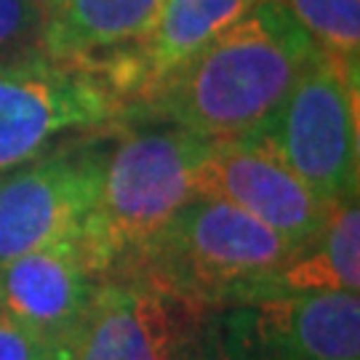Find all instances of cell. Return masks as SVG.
I'll return each mask as SVG.
<instances>
[{
  "instance_id": "7",
  "label": "cell",
  "mask_w": 360,
  "mask_h": 360,
  "mask_svg": "<svg viewBox=\"0 0 360 360\" xmlns=\"http://www.w3.org/2000/svg\"><path fill=\"white\" fill-rule=\"evenodd\" d=\"M112 129L86 134L0 174V267L83 230L99 198Z\"/></svg>"
},
{
  "instance_id": "15",
  "label": "cell",
  "mask_w": 360,
  "mask_h": 360,
  "mask_svg": "<svg viewBox=\"0 0 360 360\" xmlns=\"http://www.w3.org/2000/svg\"><path fill=\"white\" fill-rule=\"evenodd\" d=\"M46 53L38 0H0V62Z\"/></svg>"
},
{
  "instance_id": "1",
  "label": "cell",
  "mask_w": 360,
  "mask_h": 360,
  "mask_svg": "<svg viewBox=\"0 0 360 360\" xmlns=\"http://www.w3.org/2000/svg\"><path fill=\"white\" fill-rule=\"evenodd\" d=\"M321 46L275 0H257L187 62L131 99L120 120H155L230 142L259 126Z\"/></svg>"
},
{
  "instance_id": "6",
  "label": "cell",
  "mask_w": 360,
  "mask_h": 360,
  "mask_svg": "<svg viewBox=\"0 0 360 360\" xmlns=\"http://www.w3.org/2000/svg\"><path fill=\"white\" fill-rule=\"evenodd\" d=\"M221 360H360V302L349 291L275 294L211 309Z\"/></svg>"
},
{
  "instance_id": "11",
  "label": "cell",
  "mask_w": 360,
  "mask_h": 360,
  "mask_svg": "<svg viewBox=\"0 0 360 360\" xmlns=\"http://www.w3.org/2000/svg\"><path fill=\"white\" fill-rule=\"evenodd\" d=\"M254 3L257 0H163L153 30L142 43L91 65L110 77L129 104L200 51Z\"/></svg>"
},
{
  "instance_id": "2",
  "label": "cell",
  "mask_w": 360,
  "mask_h": 360,
  "mask_svg": "<svg viewBox=\"0 0 360 360\" xmlns=\"http://www.w3.org/2000/svg\"><path fill=\"white\" fill-rule=\"evenodd\" d=\"M214 144L155 120H120L112 129L99 198L80 230L107 278L129 270L142 245L198 195Z\"/></svg>"
},
{
  "instance_id": "3",
  "label": "cell",
  "mask_w": 360,
  "mask_h": 360,
  "mask_svg": "<svg viewBox=\"0 0 360 360\" xmlns=\"http://www.w3.org/2000/svg\"><path fill=\"white\" fill-rule=\"evenodd\" d=\"M294 251L283 235L227 200L193 195L123 272L147 275L174 294L217 309L257 299Z\"/></svg>"
},
{
  "instance_id": "13",
  "label": "cell",
  "mask_w": 360,
  "mask_h": 360,
  "mask_svg": "<svg viewBox=\"0 0 360 360\" xmlns=\"http://www.w3.org/2000/svg\"><path fill=\"white\" fill-rule=\"evenodd\" d=\"M360 285V206L349 198L328 208L315 238L299 245L262 288V296L349 291Z\"/></svg>"
},
{
  "instance_id": "12",
  "label": "cell",
  "mask_w": 360,
  "mask_h": 360,
  "mask_svg": "<svg viewBox=\"0 0 360 360\" xmlns=\"http://www.w3.org/2000/svg\"><path fill=\"white\" fill-rule=\"evenodd\" d=\"M43 49L53 59L99 62L142 43L163 0H38Z\"/></svg>"
},
{
  "instance_id": "10",
  "label": "cell",
  "mask_w": 360,
  "mask_h": 360,
  "mask_svg": "<svg viewBox=\"0 0 360 360\" xmlns=\"http://www.w3.org/2000/svg\"><path fill=\"white\" fill-rule=\"evenodd\" d=\"M198 195H211L259 219L296 248L315 238L328 217L278 155L251 139L217 142L198 174Z\"/></svg>"
},
{
  "instance_id": "14",
  "label": "cell",
  "mask_w": 360,
  "mask_h": 360,
  "mask_svg": "<svg viewBox=\"0 0 360 360\" xmlns=\"http://www.w3.org/2000/svg\"><path fill=\"white\" fill-rule=\"evenodd\" d=\"M321 46L323 53L358 72L360 0H275Z\"/></svg>"
},
{
  "instance_id": "16",
  "label": "cell",
  "mask_w": 360,
  "mask_h": 360,
  "mask_svg": "<svg viewBox=\"0 0 360 360\" xmlns=\"http://www.w3.org/2000/svg\"><path fill=\"white\" fill-rule=\"evenodd\" d=\"M0 360H72V347L38 334L0 309Z\"/></svg>"
},
{
  "instance_id": "8",
  "label": "cell",
  "mask_w": 360,
  "mask_h": 360,
  "mask_svg": "<svg viewBox=\"0 0 360 360\" xmlns=\"http://www.w3.org/2000/svg\"><path fill=\"white\" fill-rule=\"evenodd\" d=\"M211 309L139 272L104 278L72 347V360H187Z\"/></svg>"
},
{
  "instance_id": "17",
  "label": "cell",
  "mask_w": 360,
  "mask_h": 360,
  "mask_svg": "<svg viewBox=\"0 0 360 360\" xmlns=\"http://www.w3.org/2000/svg\"><path fill=\"white\" fill-rule=\"evenodd\" d=\"M187 360H221V358H219L217 347H214V342H211V336H208V323H206V331H203L200 345H198V349H195Z\"/></svg>"
},
{
  "instance_id": "4",
  "label": "cell",
  "mask_w": 360,
  "mask_h": 360,
  "mask_svg": "<svg viewBox=\"0 0 360 360\" xmlns=\"http://www.w3.org/2000/svg\"><path fill=\"white\" fill-rule=\"evenodd\" d=\"M238 139L278 155L326 206L358 198V72L321 51L270 115Z\"/></svg>"
},
{
  "instance_id": "5",
  "label": "cell",
  "mask_w": 360,
  "mask_h": 360,
  "mask_svg": "<svg viewBox=\"0 0 360 360\" xmlns=\"http://www.w3.org/2000/svg\"><path fill=\"white\" fill-rule=\"evenodd\" d=\"M126 99L94 65L35 53L0 62V174L59 144L110 131Z\"/></svg>"
},
{
  "instance_id": "9",
  "label": "cell",
  "mask_w": 360,
  "mask_h": 360,
  "mask_svg": "<svg viewBox=\"0 0 360 360\" xmlns=\"http://www.w3.org/2000/svg\"><path fill=\"white\" fill-rule=\"evenodd\" d=\"M104 278L83 232H70L0 267V309L38 334L75 347Z\"/></svg>"
}]
</instances>
